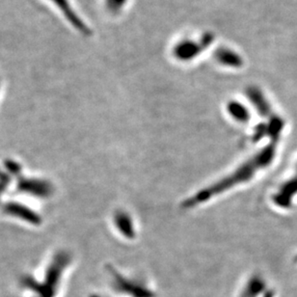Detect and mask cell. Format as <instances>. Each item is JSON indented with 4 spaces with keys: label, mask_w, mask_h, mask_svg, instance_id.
Returning <instances> with one entry per match:
<instances>
[{
    "label": "cell",
    "mask_w": 297,
    "mask_h": 297,
    "mask_svg": "<svg viewBox=\"0 0 297 297\" xmlns=\"http://www.w3.org/2000/svg\"><path fill=\"white\" fill-rule=\"evenodd\" d=\"M72 264L70 252L57 250L48 259L41 275L25 274L19 286L28 297H58Z\"/></svg>",
    "instance_id": "obj_1"
},
{
    "label": "cell",
    "mask_w": 297,
    "mask_h": 297,
    "mask_svg": "<svg viewBox=\"0 0 297 297\" xmlns=\"http://www.w3.org/2000/svg\"><path fill=\"white\" fill-rule=\"evenodd\" d=\"M16 189L19 192L31 195L39 199H48L53 193V186L45 179L36 177H21Z\"/></svg>",
    "instance_id": "obj_2"
},
{
    "label": "cell",
    "mask_w": 297,
    "mask_h": 297,
    "mask_svg": "<svg viewBox=\"0 0 297 297\" xmlns=\"http://www.w3.org/2000/svg\"><path fill=\"white\" fill-rule=\"evenodd\" d=\"M214 36L212 33H206L200 42L183 41L174 48V55L181 61H188L199 55L202 50H205L212 44Z\"/></svg>",
    "instance_id": "obj_3"
},
{
    "label": "cell",
    "mask_w": 297,
    "mask_h": 297,
    "mask_svg": "<svg viewBox=\"0 0 297 297\" xmlns=\"http://www.w3.org/2000/svg\"><path fill=\"white\" fill-rule=\"evenodd\" d=\"M1 212L6 216L29 225H40L41 217L27 206L18 202H7L1 206Z\"/></svg>",
    "instance_id": "obj_4"
},
{
    "label": "cell",
    "mask_w": 297,
    "mask_h": 297,
    "mask_svg": "<svg viewBox=\"0 0 297 297\" xmlns=\"http://www.w3.org/2000/svg\"><path fill=\"white\" fill-rule=\"evenodd\" d=\"M215 59L218 63L231 68H241L243 64V60L236 52L230 48H218L215 51Z\"/></svg>",
    "instance_id": "obj_5"
},
{
    "label": "cell",
    "mask_w": 297,
    "mask_h": 297,
    "mask_svg": "<svg viewBox=\"0 0 297 297\" xmlns=\"http://www.w3.org/2000/svg\"><path fill=\"white\" fill-rule=\"evenodd\" d=\"M229 111L232 113L234 117L239 118V120L245 119L247 115L246 109L239 103H231V105H229Z\"/></svg>",
    "instance_id": "obj_6"
},
{
    "label": "cell",
    "mask_w": 297,
    "mask_h": 297,
    "mask_svg": "<svg viewBox=\"0 0 297 297\" xmlns=\"http://www.w3.org/2000/svg\"><path fill=\"white\" fill-rule=\"evenodd\" d=\"M92 297H100V296H98V295H94V296H92Z\"/></svg>",
    "instance_id": "obj_7"
}]
</instances>
